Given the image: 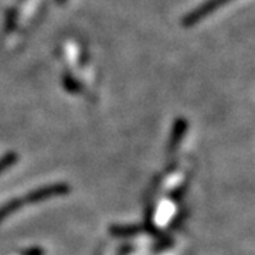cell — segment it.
Wrapping results in <instances>:
<instances>
[{"label": "cell", "instance_id": "6da1fadb", "mask_svg": "<svg viewBox=\"0 0 255 255\" xmlns=\"http://www.w3.org/2000/svg\"><path fill=\"white\" fill-rule=\"evenodd\" d=\"M63 84L64 88L68 90L70 92H80L82 91V84L77 78H74L73 75L70 74H65L63 77Z\"/></svg>", "mask_w": 255, "mask_h": 255}, {"label": "cell", "instance_id": "7a4b0ae2", "mask_svg": "<svg viewBox=\"0 0 255 255\" xmlns=\"http://www.w3.org/2000/svg\"><path fill=\"white\" fill-rule=\"evenodd\" d=\"M16 23H17V10L13 9L7 13V17H6V23H4L6 31H10L16 27Z\"/></svg>", "mask_w": 255, "mask_h": 255}, {"label": "cell", "instance_id": "3957f363", "mask_svg": "<svg viewBox=\"0 0 255 255\" xmlns=\"http://www.w3.org/2000/svg\"><path fill=\"white\" fill-rule=\"evenodd\" d=\"M57 1H58V3H60V4H64V3H65V1H67V0H57Z\"/></svg>", "mask_w": 255, "mask_h": 255}]
</instances>
